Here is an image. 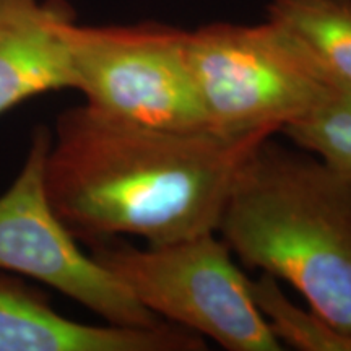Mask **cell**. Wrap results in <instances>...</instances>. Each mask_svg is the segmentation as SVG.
<instances>
[{"label":"cell","mask_w":351,"mask_h":351,"mask_svg":"<svg viewBox=\"0 0 351 351\" xmlns=\"http://www.w3.org/2000/svg\"><path fill=\"white\" fill-rule=\"evenodd\" d=\"M271 135L156 129L85 103L57 116L44 186L78 243L138 236L169 244L217 232L236 174Z\"/></svg>","instance_id":"6da1fadb"},{"label":"cell","mask_w":351,"mask_h":351,"mask_svg":"<svg viewBox=\"0 0 351 351\" xmlns=\"http://www.w3.org/2000/svg\"><path fill=\"white\" fill-rule=\"evenodd\" d=\"M187 59L208 130L276 134L313 109L335 73L288 29L213 23L187 33Z\"/></svg>","instance_id":"3957f363"},{"label":"cell","mask_w":351,"mask_h":351,"mask_svg":"<svg viewBox=\"0 0 351 351\" xmlns=\"http://www.w3.org/2000/svg\"><path fill=\"white\" fill-rule=\"evenodd\" d=\"M267 10L269 20L351 83V0H274Z\"/></svg>","instance_id":"9c48e42d"},{"label":"cell","mask_w":351,"mask_h":351,"mask_svg":"<svg viewBox=\"0 0 351 351\" xmlns=\"http://www.w3.org/2000/svg\"><path fill=\"white\" fill-rule=\"evenodd\" d=\"M85 103L156 129L208 130L187 59V32L161 25L64 29Z\"/></svg>","instance_id":"5b68a950"},{"label":"cell","mask_w":351,"mask_h":351,"mask_svg":"<svg viewBox=\"0 0 351 351\" xmlns=\"http://www.w3.org/2000/svg\"><path fill=\"white\" fill-rule=\"evenodd\" d=\"M271 137L236 174L217 234L243 265L285 280L351 333V174Z\"/></svg>","instance_id":"7a4b0ae2"},{"label":"cell","mask_w":351,"mask_h":351,"mask_svg":"<svg viewBox=\"0 0 351 351\" xmlns=\"http://www.w3.org/2000/svg\"><path fill=\"white\" fill-rule=\"evenodd\" d=\"M254 304L265 319L275 339L300 351H351V333L341 332L322 315L293 304L274 275L251 280Z\"/></svg>","instance_id":"8fae6325"},{"label":"cell","mask_w":351,"mask_h":351,"mask_svg":"<svg viewBox=\"0 0 351 351\" xmlns=\"http://www.w3.org/2000/svg\"><path fill=\"white\" fill-rule=\"evenodd\" d=\"M204 337L158 327L88 326L64 317L36 288L0 275V351H202Z\"/></svg>","instance_id":"52a82bcc"},{"label":"cell","mask_w":351,"mask_h":351,"mask_svg":"<svg viewBox=\"0 0 351 351\" xmlns=\"http://www.w3.org/2000/svg\"><path fill=\"white\" fill-rule=\"evenodd\" d=\"M91 256L156 317L230 351H280L251 295V280L217 232L140 249L111 239Z\"/></svg>","instance_id":"277c9868"},{"label":"cell","mask_w":351,"mask_h":351,"mask_svg":"<svg viewBox=\"0 0 351 351\" xmlns=\"http://www.w3.org/2000/svg\"><path fill=\"white\" fill-rule=\"evenodd\" d=\"M64 0H0V116L47 91L73 88Z\"/></svg>","instance_id":"ba28073f"},{"label":"cell","mask_w":351,"mask_h":351,"mask_svg":"<svg viewBox=\"0 0 351 351\" xmlns=\"http://www.w3.org/2000/svg\"><path fill=\"white\" fill-rule=\"evenodd\" d=\"M280 132L295 147L351 174V83L333 75L319 103Z\"/></svg>","instance_id":"30bf717a"},{"label":"cell","mask_w":351,"mask_h":351,"mask_svg":"<svg viewBox=\"0 0 351 351\" xmlns=\"http://www.w3.org/2000/svg\"><path fill=\"white\" fill-rule=\"evenodd\" d=\"M51 137L47 127L34 129L23 168L0 195V270L47 285L112 326H161L165 320L140 304L91 254L82 252L52 210L44 186Z\"/></svg>","instance_id":"8992f818"}]
</instances>
